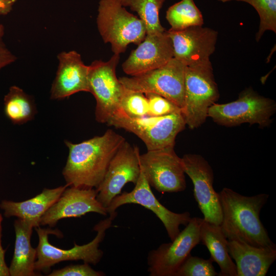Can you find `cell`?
<instances>
[{"mask_svg":"<svg viewBox=\"0 0 276 276\" xmlns=\"http://www.w3.org/2000/svg\"><path fill=\"white\" fill-rule=\"evenodd\" d=\"M203 218L193 217L169 243L151 250L148 256V271L150 276H175L192 249L200 242L199 230Z\"/></svg>","mask_w":276,"mask_h":276,"instance_id":"cell-11","label":"cell"},{"mask_svg":"<svg viewBox=\"0 0 276 276\" xmlns=\"http://www.w3.org/2000/svg\"><path fill=\"white\" fill-rule=\"evenodd\" d=\"M218 274L211 258L206 260L190 254L175 276H216Z\"/></svg>","mask_w":276,"mask_h":276,"instance_id":"cell-28","label":"cell"},{"mask_svg":"<svg viewBox=\"0 0 276 276\" xmlns=\"http://www.w3.org/2000/svg\"><path fill=\"white\" fill-rule=\"evenodd\" d=\"M276 111L274 100L260 95L252 88L242 91L238 99L224 103H215L209 109L208 117L216 123L226 127L243 123L268 126Z\"/></svg>","mask_w":276,"mask_h":276,"instance_id":"cell-6","label":"cell"},{"mask_svg":"<svg viewBox=\"0 0 276 276\" xmlns=\"http://www.w3.org/2000/svg\"><path fill=\"white\" fill-rule=\"evenodd\" d=\"M4 35V27L0 24V70L14 62L16 58L6 47L3 37Z\"/></svg>","mask_w":276,"mask_h":276,"instance_id":"cell-31","label":"cell"},{"mask_svg":"<svg viewBox=\"0 0 276 276\" xmlns=\"http://www.w3.org/2000/svg\"><path fill=\"white\" fill-rule=\"evenodd\" d=\"M122 111L130 118L148 116V102L144 93L125 87L120 102Z\"/></svg>","mask_w":276,"mask_h":276,"instance_id":"cell-27","label":"cell"},{"mask_svg":"<svg viewBox=\"0 0 276 276\" xmlns=\"http://www.w3.org/2000/svg\"><path fill=\"white\" fill-rule=\"evenodd\" d=\"M199 237L200 242L208 249L210 258L219 266L220 272L218 275L237 276L236 265L228 251L227 239L220 225L203 218L200 226Z\"/></svg>","mask_w":276,"mask_h":276,"instance_id":"cell-22","label":"cell"},{"mask_svg":"<svg viewBox=\"0 0 276 276\" xmlns=\"http://www.w3.org/2000/svg\"><path fill=\"white\" fill-rule=\"evenodd\" d=\"M125 139L112 129L80 143L65 142L68 155L62 174L66 185L97 188L103 180L108 165Z\"/></svg>","mask_w":276,"mask_h":276,"instance_id":"cell-1","label":"cell"},{"mask_svg":"<svg viewBox=\"0 0 276 276\" xmlns=\"http://www.w3.org/2000/svg\"><path fill=\"white\" fill-rule=\"evenodd\" d=\"M120 55L113 54L107 61L95 60L89 65V93L96 101V121L107 123L114 116L123 112L120 102L125 87L117 78L116 70Z\"/></svg>","mask_w":276,"mask_h":276,"instance_id":"cell-8","label":"cell"},{"mask_svg":"<svg viewBox=\"0 0 276 276\" xmlns=\"http://www.w3.org/2000/svg\"><path fill=\"white\" fill-rule=\"evenodd\" d=\"M58 70L53 83L51 98L61 99L80 92H89V66L83 62L76 51L62 52L58 54Z\"/></svg>","mask_w":276,"mask_h":276,"instance_id":"cell-18","label":"cell"},{"mask_svg":"<svg viewBox=\"0 0 276 276\" xmlns=\"http://www.w3.org/2000/svg\"><path fill=\"white\" fill-rule=\"evenodd\" d=\"M173 57L186 66L210 61L217 40L218 32L202 26L190 27L180 30L169 29Z\"/></svg>","mask_w":276,"mask_h":276,"instance_id":"cell-15","label":"cell"},{"mask_svg":"<svg viewBox=\"0 0 276 276\" xmlns=\"http://www.w3.org/2000/svg\"><path fill=\"white\" fill-rule=\"evenodd\" d=\"M142 171L150 187L160 193H177L186 188L181 158L174 147L147 151L140 155Z\"/></svg>","mask_w":276,"mask_h":276,"instance_id":"cell-10","label":"cell"},{"mask_svg":"<svg viewBox=\"0 0 276 276\" xmlns=\"http://www.w3.org/2000/svg\"><path fill=\"white\" fill-rule=\"evenodd\" d=\"M218 194L222 214L220 226L227 240L257 247L274 244L260 219L261 210L269 195L246 196L227 188H223Z\"/></svg>","mask_w":276,"mask_h":276,"instance_id":"cell-2","label":"cell"},{"mask_svg":"<svg viewBox=\"0 0 276 276\" xmlns=\"http://www.w3.org/2000/svg\"><path fill=\"white\" fill-rule=\"evenodd\" d=\"M166 17L172 30L203 24L202 13L194 0H181L172 5L167 10Z\"/></svg>","mask_w":276,"mask_h":276,"instance_id":"cell-24","label":"cell"},{"mask_svg":"<svg viewBox=\"0 0 276 276\" xmlns=\"http://www.w3.org/2000/svg\"><path fill=\"white\" fill-rule=\"evenodd\" d=\"M14 226L16 237L13 256L9 267L10 275H36L37 250L31 244L34 227L30 222L19 218L15 221Z\"/></svg>","mask_w":276,"mask_h":276,"instance_id":"cell-21","label":"cell"},{"mask_svg":"<svg viewBox=\"0 0 276 276\" xmlns=\"http://www.w3.org/2000/svg\"><path fill=\"white\" fill-rule=\"evenodd\" d=\"M140 151L125 141L111 159L103 180L96 189L97 199L106 209L128 182L135 184L140 176Z\"/></svg>","mask_w":276,"mask_h":276,"instance_id":"cell-12","label":"cell"},{"mask_svg":"<svg viewBox=\"0 0 276 276\" xmlns=\"http://www.w3.org/2000/svg\"><path fill=\"white\" fill-rule=\"evenodd\" d=\"M66 185L54 189H44L35 197L20 202L3 200L0 208L6 217H17L30 222L34 227L40 226L41 218L46 211L57 200Z\"/></svg>","mask_w":276,"mask_h":276,"instance_id":"cell-20","label":"cell"},{"mask_svg":"<svg viewBox=\"0 0 276 276\" xmlns=\"http://www.w3.org/2000/svg\"><path fill=\"white\" fill-rule=\"evenodd\" d=\"M2 220L3 218L0 214V276H9L10 275L9 267L5 261L6 250L3 248L2 245Z\"/></svg>","mask_w":276,"mask_h":276,"instance_id":"cell-32","label":"cell"},{"mask_svg":"<svg viewBox=\"0 0 276 276\" xmlns=\"http://www.w3.org/2000/svg\"><path fill=\"white\" fill-rule=\"evenodd\" d=\"M186 65L172 58L164 65L135 76L119 78L129 89L154 93L169 100L181 109L184 105Z\"/></svg>","mask_w":276,"mask_h":276,"instance_id":"cell-9","label":"cell"},{"mask_svg":"<svg viewBox=\"0 0 276 276\" xmlns=\"http://www.w3.org/2000/svg\"><path fill=\"white\" fill-rule=\"evenodd\" d=\"M6 117L14 124H22L31 120L35 114L33 101L20 87L12 86L4 99Z\"/></svg>","mask_w":276,"mask_h":276,"instance_id":"cell-23","label":"cell"},{"mask_svg":"<svg viewBox=\"0 0 276 276\" xmlns=\"http://www.w3.org/2000/svg\"><path fill=\"white\" fill-rule=\"evenodd\" d=\"M116 217L110 216L97 224L94 227L97 235L90 242L82 245L74 243V246L69 249H61L50 243L48 235L53 234L60 237L61 233L58 230L42 228L40 226L35 227L39 241L36 248L35 270L47 271L54 265L66 261L81 260L84 263L96 265L103 255V251L99 249L100 243L104 239L106 231L111 226Z\"/></svg>","mask_w":276,"mask_h":276,"instance_id":"cell-5","label":"cell"},{"mask_svg":"<svg viewBox=\"0 0 276 276\" xmlns=\"http://www.w3.org/2000/svg\"><path fill=\"white\" fill-rule=\"evenodd\" d=\"M124 7L136 12L144 22L146 35L162 33L165 29L159 20V11L165 0H119Z\"/></svg>","mask_w":276,"mask_h":276,"instance_id":"cell-25","label":"cell"},{"mask_svg":"<svg viewBox=\"0 0 276 276\" xmlns=\"http://www.w3.org/2000/svg\"><path fill=\"white\" fill-rule=\"evenodd\" d=\"M67 187L42 216L40 225L52 227L61 219L80 217L91 212L107 215L106 209L97 199L96 189Z\"/></svg>","mask_w":276,"mask_h":276,"instance_id":"cell-16","label":"cell"},{"mask_svg":"<svg viewBox=\"0 0 276 276\" xmlns=\"http://www.w3.org/2000/svg\"><path fill=\"white\" fill-rule=\"evenodd\" d=\"M144 94L148 102V116L158 117L182 112L176 104L160 95L154 93Z\"/></svg>","mask_w":276,"mask_h":276,"instance_id":"cell-29","label":"cell"},{"mask_svg":"<svg viewBox=\"0 0 276 276\" xmlns=\"http://www.w3.org/2000/svg\"><path fill=\"white\" fill-rule=\"evenodd\" d=\"M97 25L105 43H110L113 54L125 52L128 44L140 43L146 35L144 22L129 12L119 0H100Z\"/></svg>","mask_w":276,"mask_h":276,"instance_id":"cell-3","label":"cell"},{"mask_svg":"<svg viewBox=\"0 0 276 276\" xmlns=\"http://www.w3.org/2000/svg\"><path fill=\"white\" fill-rule=\"evenodd\" d=\"M173 58V49L167 31L146 35L138 47L132 51L122 67L126 74L135 76L156 69Z\"/></svg>","mask_w":276,"mask_h":276,"instance_id":"cell-17","label":"cell"},{"mask_svg":"<svg viewBox=\"0 0 276 276\" xmlns=\"http://www.w3.org/2000/svg\"><path fill=\"white\" fill-rule=\"evenodd\" d=\"M105 274L102 271L93 269L88 263L71 265L63 268L53 270L49 276H102Z\"/></svg>","mask_w":276,"mask_h":276,"instance_id":"cell-30","label":"cell"},{"mask_svg":"<svg viewBox=\"0 0 276 276\" xmlns=\"http://www.w3.org/2000/svg\"><path fill=\"white\" fill-rule=\"evenodd\" d=\"M185 174L191 179L194 186V196L203 215V219L211 223L219 225L222 210L218 193L213 187V170L201 155L186 154L181 157Z\"/></svg>","mask_w":276,"mask_h":276,"instance_id":"cell-14","label":"cell"},{"mask_svg":"<svg viewBox=\"0 0 276 276\" xmlns=\"http://www.w3.org/2000/svg\"><path fill=\"white\" fill-rule=\"evenodd\" d=\"M16 2V0H0V16L8 14Z\"/></svg>","mask_w":276,"mask_h":276,"instance_id":"cell-33","label":"cell"},{"mask_svg":"<svg viewBox=\"0 0 276 276\" xmlns=\"http://www.w3.org/2000/svg\"><path fill=\"white\" fill-rule=\"evenodd\" d=\"M107 124L134 133L144 143L147 151L174 147L176 136L186 125L182 112L135 119L121 112Z\"/></svg>","mask_w":276,"mask_h":276,"instance_id":"cell-7","label":"cell"},{"mask_svg":"<svg viewBox=\"0 0 276 276\" xmlns=\"http://www.w3.org/2000/svg\"><path fill=\"white\" fill-rule=\"evenodd\" d=\"M221 3L242 2L252 6L260 17V25L256 39L258 41L266 31L276 32V0H218Z\"/></svg>","mask_w":276,"mask_h":276,"instance_id":"cell-26","label":"cell"},{"mask_svg":"<svg viewBox=\"0 0 276 276\" xmlns=\"http://www.w3.org/2000/svg\"><path fill=\"white\" fill-rule=\"evenodd\" d=\"M219 97L210 61L186 66L182 114L190 129L197 128L205 122L209 108Z\"/></svg>","mask_w":276,"mask_h":276,"instance_id":"cell-4","label":"cell"},{"mask_svg":"<svg viewBox=\"0 0 276 276\" xmlns=\"http://www.w3.org/2000/svg\"><path fill=\"white\" fill-rule=\"evenodd\" d=\"M228 251L235 262L237 276H265L276 259V245L257 247L227 240Z\"/></svg>","mask_w":276,"mask_h":276,"instance_id":"cell-19","label":"cell"},{"mask_svg":"<svg viewBox=\"0 0 276 276\" xmlns=\"http://www.w3.org/2000/svg\"><path fill=\"white\" fill-rule=\"evenodd\" d=\"M131 203L141 205L151 211L163 223L171 241L180 233L179 226L187 225L191 219L189 212L175 213L160 203L153 194L142 169L134 189L115 197L106 210L110 216H116L118 208Z\"/></svg>","mask_w":276,"mask_h":276,"instance_id":"cell-13","label":"cell"}]
</instances>
